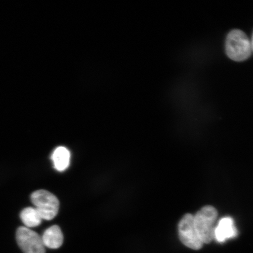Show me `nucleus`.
Here are the masks:
<instances>
[{
  "instance_id": "nucleus-10",
  "label": "nucleus",
  "mask_w": 253,
  "mask_h": 253,
  "mask_svg": "<svg viewBox=\"0 0 253 253\" xmlns=\"http://www.w3.org/2000/svg\"><path fill=\"white\" fill-rule=\"evenodd\" d=\"M251 45H252V49L253 51V35L252 40V42H251Z\"/></svg>"
},
{
  "instance_id": "nucleus-1",
  "label": "nucleus",
  "mask_w": 253,
  "mask_h": 253,
  "mask_svg": "<svg viewBox=\"0 0 253 253\" xmlns=\"http://www.w3.org/2000/svg\"><path fill=\"white\" fill-rule=\"evenodd\" d=\"M226 51L227 56L233 61H245L251 55V42L243 31L233 30L227 37Z\"/></svg>"
},
{
  "instance_id": "nucleus-9",
  "label": "nucleus",
  "mask_w": 253,
  "mask_h": 253,
  "mask_svg": "<svg viewBox=\"0 0 253 253\" xmlns=\"http://www.w3.org/2000/svg\"><path fill=\"white\" fill-rule=\"evenodd\" d=\"M20 218L27 228H32L40 225L42 217L36 208L28 207L25 208L20 213Z\"/></svg>"
},
{
  "instance_id": "nucleus-2",
  "label": "nucleus",
  "mask_w": 253,
  "mask_h": 253,
  "mask_svg": "<svg viewBox=\"0 0 253 253\" xmlns=\"http://www.w3.org/2000/svg\"><path fill=\"white\" fill-rule=\"evenodd\" d=\"M217 217V211L211 206L202 208L196 214L194 224L201 241L203 244L210 243L214 239V224Z\"/></svg>"
},
{
  "instance_id": "nucleus-6",
  "label": "nucleus",
  "mask_w": 253,
  "mask_h": 253,
  "mask_svg": "<svg viewBox=\"0 0 253 253\" xmlns=\"http://www.w3.org/2000/svg\"><path fill=\"white\" fill-rule=\"evenodd\" d=\"M237 235V230L232 217L221 219L215 227L214 239L218 243H224L227 240L234 238Z\"/></svg>"
},
{
  "instance_id": "nucleus-3",
  "label": "nucleus",
  "mask_w": 253,
  "mask_h": 253,
  "mask_svg": "<svg viewBox=\"0 0 253 253\" xmlns=\"http://www.w3.org/2000/svg\"><path fill=\"white\" fill-rule=\"evenodd\" d=\"M31 199L42 219L52 220L58 214L59 201L52 193L46 190H39L32 194Z\"/></svg>"
},
{
  "instance_id": "nucleus-4",
  "label": "nucleus",
  "mask_w": 253,
  "mask_h": 253,
  "mask_svg": "<svg viewBox=\"0 0 253 253\" xmlns=\"http://www.w3.org/2000/svg\"><path fill=\"white\" fill-rule=\"evenodd\" d=\"M16 240L24 253H45L42 237L26 227H19L16 233Z\"/></svg>"
},
{
  "instance_id": "nucleus-8",
  "label": "nucleus",
  "mask_w": 253,
  "mask_h": 253,
  "mask_svg": "<svg viewBox=\"0 0 253 253\" xmlns=\"http://www.w3.org/2000/svg\"><path fill=\"white\" fill-rule=\"evenodd\" d=\"M70 152L64 147H59L53 151L52 160L55 169L59 172L68 169L70 164Z\"/></svg>"
},
{
  "instance_id": "nucleus-5",
  "label": "nucleus",
  "mask_w": 253,
  "mask_h": 253,
  "mask_svg": "<svg viewBox=\"0 0 253 253\" xmlns=\"http://www.w3.org/2000/svg\"><path fill=\"white\" fill-rule=\"evenodd\" d=\"M178 231L179 239L183 245L196 251L202 248L204 244L196 230L193 215L186 214L182 217L179 224Z\"/></svg>"
},
{
  "instance_id": "nucleus-7",
  "label": "nucleus",
  "mask_w": 253,
  "mask_h": 253,
  "mask_svg": "<svg viewBox=\"0 0 253 253\" xmlns=\"http://www.w3.org/2000/svg\"><path fill=\"white\" fill-rule=\"evenodd\" d=\"M44 246L51 249L61 248L63 243V235L58 226L53 225L47 229L42 236Z\"/></svg>"
}]
</instances>
